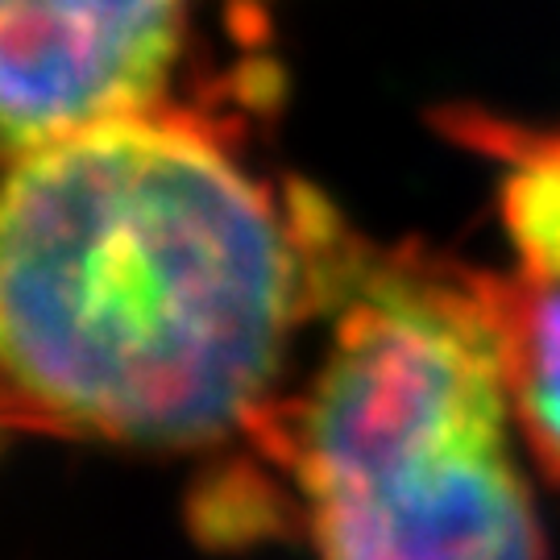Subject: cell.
<instances>
[{
  "label": "cell",
  "instance_id": "obj_1",
  "mask_svg": "<svg viewBox=\"0 0 560 560\" xmlns=\"http://www.w3.org/2000/svg\"><path fill=\"white\" fill-rule=\"evenodd\" d=\"M241 145L191 117H120L9 154V428L150 453L254 436L324 316L345 217Z\"/></svg>",
  "mask_w": 560,
  "mask_h": 560
},
{
  "label": "cell",
  "instance_id": "obj_2",
  "mask_svg": "<svg viewBox=\"0 0 560 560\" xmlns=\"http://www.w3.org/2000/svg\"><path fill=\"white\" fill-rule=\"evenodd\" d=\"M312 374L254 428L312 560H544L490 275L345 224Z\"/></svg>",
  "mask_w": 560,
  "mask_h": 560
},
{
  "label": "cell",
  "instance_id": "obj_3",
  "mask_svg": "<svg viewBox=\"0 0 560 560\" xmlns=\"http://www.w3.org/2000/svg\"><path fill=\"white\" fill-rule=\"evenodd\" d=\"M270 38V0H0L4 145L120 117L249 138L279 96Z\"/></svg>",
  "mask_w": 560,
  "mask_h": 560
},
{
  "label": "cell",
  "instance_id": "obj_4",
  "mask_svg": "<svg viewBox=\"0 0 560 560\" xmlns=\"http://www.w3.org/2000/svg\"><path fill=\"white\" fill-rule=\"evenodd\" d=\"M453 133L499 166V208L515 249L490 275L515 428L560 490V129L457 113Z\"/></svg>",
  "mask_w": 560,
  "mask_h": 560
}]
</instances>
